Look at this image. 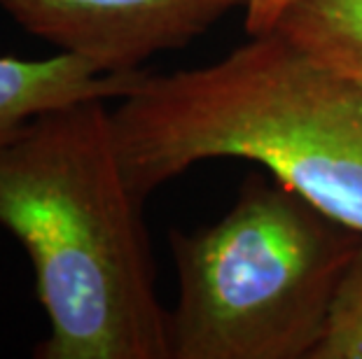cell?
Masks as SVG:
<instances>
[{"label": "cell", "instance_id": "1", "mask_svg": "<svg viewBox=\"0 0 362 359\" xmlns=\"http://www.w3.org/2000/svg\"><path fill=\"white\" fill-rule=\"evenodd\" d=\"M105 103L37 114L0 145V229L28 255L49 320L37 359H171L143 201Z\"/></svg>", "mask_w": 362, "mask_h": 359}, {"label": "cell", "instance_id": "2", "mask_svg": "<svg viewBox=\"0 0 362 359\" xmlns=\"http://www.w3.org/2000/svg\"><path fill=\"white\" fill-rule=\"evenodd\" d=\"M110 119L141 201L208 159H245L362 231V89L279 28L211 66L143 71Z\"/></svg>", "mask_w": 362, "mask_h": 359}, {"label": "cell", "instance_id": "3", "mask_svg": "<svg viewBox=\"0 0 362 359\" xmlns=\"http://www.w3.org/2000/svg\"><path fill=\"white\" fill-rule=\"evenodd\" d=\"M362 231L274 178H245L225 217L173 229L171 359H311Z\"/></svg>", "mask_w": 362, "mask_h": 359}, {"label": "cell", "instance_id": "4", "mask_svg": "<svg viewBox=\"0 0 362 359\" xmlns=\"http://www.w3.org/2000/svg\"><path fill=\"white\" fill-rule=\"evenodd\" d=\"M248 0H0L17 24L57 51L89 59L105 73L143 71L182 49Z\"/></svg>", "mask_w": 362, "mask_h": 359}, {"label": "cell", "instance_id": "5", "mask_svg": "<svg viewBox=\"0 0 362 359\" xmlns=\"http://www.w3.org/2000/svg\"><path fill=\"white\" fill-rule=\"evenodd\" d=\"M141 75L143 71L105 73L68 51L47 59L0 56V145L37 114L80 101H117Z\"/></svg>", "mask_w": 362, "mask_h": 359}, {"label": "cell", "instance_id": "6", "mask_svg": "<svg viewBox=\"0 0 362 359\" xmlns=\"http://www.w3.org/2000/svg\"><path fill=\"white\" fill-rule=\"evenodd\" d=\"M274 28L362 89V0H290Z\"/></svg>", "mask_w": 362, "mask_h": 359}, {"label": "cell", "instance_id": "7", "mask_svg": "<svg viewBox=\"0 0 362 359\" xmlns=\"http://www.w3.org/2000/svg\"><path fill=\"white\" fill-rule=\"evenodd\" d=\"M311 359H362V243L339 280L325 331Z\"/></svg>", "mask_w": 362, "mask_h": 359}, {"label": "cell", "instance_id": "8", "mask_svg": "<svg viewBox=\"0 0 362 359\" xmlns=\"http://www.w3.org/2000/svg\"><path fill=\"white\" fill-rule=\"evenodd\" d=\"M290 0H248L243 7V26L248 35L267 33L276 26L281 19L283 10L288 7Z\"/></svg>", "mask_w": 362, "mask_h": 359}]
</instances>
